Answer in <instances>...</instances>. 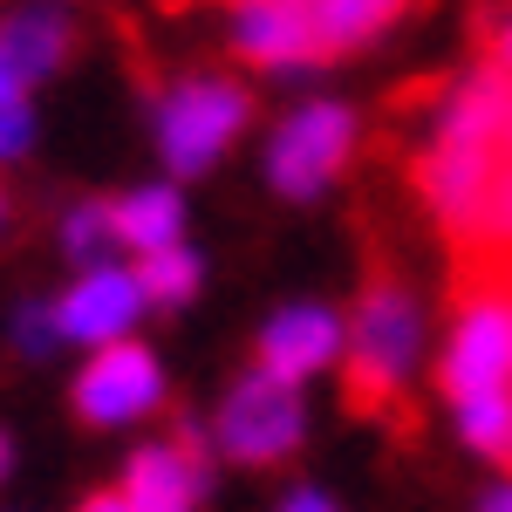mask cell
Here are the masks:
<instances>
[{"instance_id": "obj_20", "label": "cell", "mask_w": 512, "mask_h": 512, "mask_svg": "<svg viewBox=\"0 0 512 512\" xmlns=\"http://www.w3.org/2000/svg\"><path fill=\"white\" fill-rule=\"evenodd\" d=\"M82 512H130V506H123V492L110 485V492H89V499H82Z\"/></svg>"}, {"instance_id": "obj_23", "label": "cell", "mask_w": 512, "mask_h": 512, "mask_svg": "<svg viewBox=\"0 0 512 512\" xmlns=\"http://www.w3.org/2000/svg\"><path fill=\"white\" fill-rule=\"evenodd\" d=\"M499 465H506V472H512V437H506V444H499Z\"/></svg>"}, {"instance_id": "obj_1", "label": "cell", "mask_w": 512, "mask_h": 512, "mask_svg": "<svg viewBox=\"0 0 512 512\" xmlns=\"http://www.w3.org/2000/svg\"><path fill=\"white\" fill-rule=\"evenodd\" d=\"M417 362V301L410 287L376 267L362 280V301L349 321V362H342V410L349 417H403V376Z\"/></svg>"}, {"instance_id": "obj_26", "label": "cell", "mask_w": 512, "mask_h": 512, "mask_svg": "<svg viewBox=\"0 0 512 512\" xmlns=\"http://www.w3.org/2000/svg\"><path fill=\"white\" fill-rule=\"evenodd\" d=\"M506 151H512V137H506Z\"/></svg>"}, {"instance_id": "obj_24", "label": "cell", "mask_w": 512, "mask_h": 512, "mask_svg": "<svg viewBox=\"0 0 512 512\" xmlns=\"http://www.w3.org/2000/svg\"><path fill=\"white\" fill-rule=\"evenodd\" d=\"M0 478H7V437H0Z\"/></svg>"}, {"instance_id": "obj_9", "label": "cell", "mask_w": 512, "mask_h": 512, "mask_svg": "<svg viewBox=\"0 0 512 512\" xmlns=\"http://www.w3.org/2000/svg\"><path fill=\"white\" fill-rule=\"evenodd\" d=\"M233 48L253 69H315L321 35H315V0H233Z\"/></svg>"}, {"instance_id": "obj_6", "label": "cell", "mask_w": 512, "mask_h": 512, "mask_svg": "<svg viewBox=\"0 0 512 512\" xmlns=\"http://www.w3.org/2000/svg\"><path fill=\"white\" fill-rule=\"evenodd\" d=\"M164 403V369L144 342H103L89 355V369L76 376V417L96 431L137 424Z\"/></svg>"}, {"instance_id": "obj_8", "label": "cell", "mask_w": 512, "mask_h": 512, "mask_svg": "<svg viewBox=\"0 0 512 512\" xmlns=\"http://www.w3.org/2000/svg\"><path fill=\"white\" fill-rule=\"evenodd\" d=\"M117 492L130 512H198V499H205V437L192 424H178L164 444H144L123 465Z\"/></svg>"}, {"instance_id": "obj_13", "label": "cell", "mask_w": 512, "mask_h": 512, "mask_svg": "<svg viewBox=\"0 0 512 512\" xmlns=\"http://www.w3.org/2000/svg\"><path fill=\"white\" fill-rule=\"evenodd\" d=\"M110 233L130 246V253H158V246H178L185 239V205L164 185H144L130 198H110Z\"/></svg>"}, {"instance_id": "obj_4", "label": "cell", "mask_w": 512, "mask_h": 512, "mask_svg": "<svg viewBox=\"0 0 512 512\" xmlns=\"http://www.w3.org/2000/svg\"><path fill=\"white\" fill-rule=\"evenodd\" d=\"M301 390L294 383H274V376H239L233 396L219 403V451L239 458V465H280V458H294V444H301Z\"/></svg>"}, {"instance_id": "obj_11", "label": "cell", "mask_w": 512, "mask_h": 512, "mask_svg": "<svg viewBox=\"0 0 512 512\" xmlns=\"http://www.w3.org/2000/svg\"><path fill=\"white\" fill-rule=\"evenodd\" d=\"M335 349H342V321L328 315V308H315V301L280 308L267 321V335H260V376L301 390V376H315L321 362H335Z\"/></svg>"}, {"instance_id": "obj_10", "label": "cell", "mask_w": 512, "mask_h": 512, "mask_svg": "<svg viewBox=\"0 0 512 512\" xmlns=\"http://www.w3.org/2000/svg\"><path fill=\"white\" fill-rule=\"evenodd\" d=\"M144 294H137V274L123 267H89V280H76L62 301H55V335L62 342H123V328L137 321Z\"/></svg>"}, {"instance_id": "obj_18", "label": "cell", "mask_w": 512, "mask_h": 512, "mask_svg": "<svg viewBox=\"0 0 512 512\" xmlns=\"http://www.w3.org/2000/svg\"><path fill=\"white\" fill-rule=\"evenodd\" d=\"M55 342H62V335H55V308H21V315H14V349L21 355H48L55 349Z\"/></svg>"}, {"instance_id": "obj_25", "label": "cell", "mask_w": 512, "mask_h": 512, "mask_svg": "<svg viewBox=\"0 0 512 512\" xmlns=\"http://www.w3.org/2000/svg\"><path fill=\"white\" fill-rule=\"evenodd\" d=\"M0 226H7V198H0Z\"/></svg>"}, {"instance_id": "obj_7", "label": "cell", "mask_w": 512, "mask_h": 512, "mask_svg": "<svg viewBox=\"0 0 512 512\" xmlns=\"http://www.w3.org/2000/svg\"><path fill=\"white\" fill-rule=\"evenodd\" d=\"M499 158H506L499 144H458V137H437V130H431V144L410 158V185L424 198V212L444 226V239L465 233V219H472V205Z\"/></svg>"}, {"instance_id": "obj_2", "label": "cell", "mask_w": 512, "mask_h": 512, "mask_svg": "<svg viewBox=\"0 0 512 512\" xmlns=\"http://www.w3.org/2000/svg\"><path fill=\"white\" fill-rule=\"evenodd\" d=\"M437 390L458 403L512 390V274H451V342Z\"/></svg>"}, {"instance_id": "obj_3", "label": "cell", "mask_w": 512, "mask_h": 512, "mask_svg": "<svg viewBox=\"0 0 512 512\" xmlns=\"http://www.w3.org/2000/svg\"><path fill=\"white\" fill-rule=\"evenodd\" d=\"M246 117H253V96H246L239 82H226V76L178 82V89L158 103V151H164V164H171L178 178L212 171V158L246 130Z\"/></svg>"}, {"instance_id": "obj_22", "label": "cell", "mask_w": 512, "mask_h": 512, "mask_svg": "<svg viewBox=\"0 0 512 512\" xmlns=\"http://www.w3.org/2000/svg\"><path fill=\"white\" fill-rule=\"evenodd\" d=\"M478 512H512V485H499V492H485V499H478Z\"/></svg>"}, {"instance_id": "obj_15", "label": "cell", "mask_w": 512, "mask_h": 512, "mask_svg": "<svg viewBox=\"0 0 512 512\" xmlns=\"http://www.w3.org/2000/svg\"><path fill=\"white\" fill-rule=\"evenodd\" d=\"M137 294L144 301H158V308H185L198 294V260L185 253V239L178 246H158V253H137Z\"/></svg>"}, {"instance_id": "obj_16", "label": "cell", "mask_w": 512, "mask_h": 512, "mask_svg": "<svg viewBox=\"0 0 512 512\" xmlns=\"http://www.w3.org/2000/svg\"><path fill=\"white\" fill-rule=\"evenodd\" d=\"M458 431H465V444H472V451H485V458H499V444L512 437V390H499V396H472V403H458Z\"/></svg>"}, {"instance_id": "obj_21", "label": "cell", "mask_w": 512, "mask_h": 512, "mask_svg": "<svg viewBox=\"0 0 512 512\" xmlns=\"http://www.w3.org/2000/svg\"><path fill=\"white\" fill-rule=\"evenodd\" d=\"M280 512H335V506H328L321 492H294V499H287V506H280Z\"/></svg>"}, {"instance_id": "obj_12", "label": "cell", "mask_w": 512, "mask_h": 512, "mask_svg": "<svg viewBox=\"0 0 512 512\" xmlns=\"http://www.w3.org/2000/svg\"><path fill=\"white\" fill-rule=\"evenodd\" d=\"M424 0H315V35H321V62L328 55H349L396 28L403 14H417Z\"/></svg>"}, {"instance_id": "obj_14", "label": "cell", "mask_w": 512, "mask_h": 512, "mask_svg": "<svg viewBox=\"0 0 512 512\" xmlns=\"http://www.w3.org/2000/svg\"><path fill=\"white\" fill-rule=\"evenodd\" d=\"M69 21L62 14H48V7H28V14H14V21H0V55L14 62V76L21 82H41L62 69V55H69Z\"/></svg>"}, {"instance_id": "obj_17", "label": "cell", "mask_w": 512, "mask_h": 512, "mask_svg": "<svg viewBox=\"0 0 512 512\" xmlns=\"http://www.w3.org/2000/svg\"><path fill=\"white\" fill-rule=\"evenodd\" d=\"M110 239H117V233H110V198H82L76 212L62 219V246H69L76 260H96Z\"/></svg>"}, {"instance_id": "obj_5", "label": "cell", "mask_w": 512, "mask_h": 512, "mask_svg": "<svg viewBox=\"0 0 512 512\" xmlns=\"http://www.w3.org/2000/svg\"><path fill=\"white\" fill-rule=\"evenodd\" d=\"M355 151V117L342 103H308L274 130V151H267V178L280 198H315L342 178V164Z\"/></svg>"}, {"instance_id": "obj_19", "label": "cell", "mask_w": 512, "mask_h": 512, "mask_svg": "<svg viewBox=\"0 0 512 512\" xmlns=\"http://www.w3.org/2000/svg\"><path fill=\"white\" fill-rule=\"evenodd\" d=\"M485 69L512 76V7L499 14V21H485Z\"/></svg>"}]
</instances>
